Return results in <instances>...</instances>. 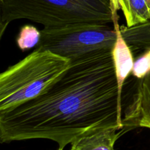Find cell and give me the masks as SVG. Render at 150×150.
Here are the masks:
<instances>
[{
    "instance_id": "30bf717a",
    "label": "cell",
    "mask_w": 150,
    "mask_h": 150,
    "mask_svg": "<svg viewBox=\"0 0 150 150\" xmlns=\"http://www.w3.org/2000/svg\"><path fill=\"white\" fill-rule=\"evenodd\" d=\"M58 150H59V149H58Z\"/></svg>"
},
{
    "instance_id": "5b68a950",
    "label": "cell",
    "mask_w": 150,
    "mask_h": 150,
    "mask_svg": "<svg viewBox=\"0 0 150 150\" xmlns=\"http://www.w3.org/2000/svg\"><path fill=\"white\" fill-rule=\"evenodd\" d=\"M123 124V134L139 127L150 129V73L138 81L133 102Z\"/></svg>"
},
{
    "instance_id": "8992f818",
    "label": "cell",
    "mask_w": 150,
    "mask_h": 150,
    "mask_svg": "<svg viewBox=\"0 0 150 150\" xmlns=\"http://www.w3.org/2000/svg\"><path fill=\"white\" fill-rule=\"evenodd\" d=\"M122 134L115 127L95 129L75 139L70 150H114L115 142Z\"/></svg>"
},
{
    "instance_id": "7a4b0ae2",
    "label": "cell",
    "mask_w": 150,
    "mask_h": 150,
    "mask_svg": "<svg viewBox=\"0 0 150 150\" xmlns=\"http://www.w3.org/2000/svg\"><path fill=\"white\" fill-rule=\"evenodd\" d=\"M0 9L1 37L18 19L52 30L113 23L111 0H0Z\"/></svg>"
},
{
    "instance_id": "3957f363",
    "label": "cell",
    "mask_w": 150,
    "mask_h": 150,
    "mask_svg": "<svg viewBox=\"0 0 150 150\" xmlns=\"http://www.w3.org/2000/svg\"><path fill=\"white\" fill-rule=\"evenodd\" d=\"M70 64V59L35 48L0 74V112L40 95L64 74Z\"/></svg>"
},
{
    "instance_id": "52a82bcc",
    "label": "cell",
    "mask_w": 150,
    "mask_h": 150,
    "mask_svg": "<svg viewBox=\"0 0 150 150\" xmlns=\"http://www.w3.org/2000/svg\"><path fill=\"white\" fill-rule=\"evenodd\" d=\"M111 8L121 9L128 27L150 21V0H111Z\"/></svg>"
},
{
    "instance_id": "6da1fadb",
    "label": "cell",
    "mask_w": 150,
    "mask_h": 150,
    "mask_svg": "<svg viewBox=\"0 0 150 150\" xmlns=\"http://www.w3.org/2000/svg\"><path fill=\"white\" fill-rule=\"evenodd\" d=\"M133 97H120L112 50L88 53L72 59L64 74L40 95L0 112V142L48 139L63 150L95 129L122 131Z\"/></svg>"
},
{
    "instance_id": "277c9868",
    "label": "cell",
    "mask_w": 150,
    "mask_h": 150,
    "mask_svg": "<svg viewBox=\"0 0 150 150\" xmlns=\"http://www.w3.org/2000/svg\"><path fill=\"white\" fill-rule=\"evenodd\" d=\"M41 38L36 48L48 50L70 60L104 49L112 50L117 39L114 25L82 26L62 29L40 31Z\"/></svg>"
},
{
    "instance_id": "ba28073f",
    "label": "cell",
    "mask_w": 150,
    "mask_h": 150,
    "mask_svg": "<svg viewBox=\"0 0 150 150\" xmlns=\"http://www.w3.org/2000/svg\"><path fill=\"white\" fill-rule=\"evenodd\" d=\"M41 38L40 31L32 25H25L20 29L16 44L21 51H26L38 45Z\"/></svg>"
},
{
    "instance_id": "9c48e42d",
    "label": "cell",
    "mask_w": 150,
    "mask_h": 150,
    "mask_svg": "<svg viewBox=\"0 0 150 150\" xmlns=\"http://www.w3.org/2000/svg\"><path fill=\"white\" fill-rule=\"evenodd\" d=\"M150 73V48L135 57L131 75L137 79L144 78Z\"/></svg>"
}]
</instances>
